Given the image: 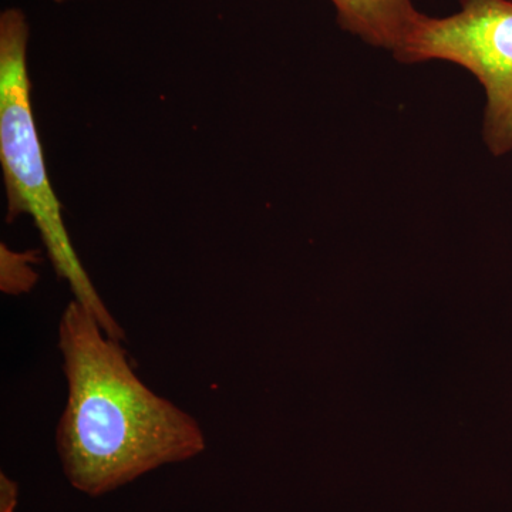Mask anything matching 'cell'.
Listing matches in <instances>:
<instances>
[{
    "label": "cell",
    "mask_w": 512,
    "mask_h": 512,
    "mask_svg": "<svg viewBox=\"0 0 512 512\" xmlns=\"http://www.w3.org/2000/svg\"><path fill=\"white\" fill-rule=\"evenodd\" d=\"M67 400L56 446L67 481L90 497L200 456V423L158 396L131 366L121 340L111 338L79 302L59 322Z\"/></svg>",
    "instance_id": "cell-1"
},
{
    "label": "cell",
    "mask_w": 512,
    "mask_h": 512,
    "mask_svg": "<svg viewBox=\"0 0 512 512\" xmlns=\"http://www.w3.org/2000/svg\"><path fill=\"white\" fill-rule=\"evenodd\" d=\"M53 2L59 3V5H64V3L79 2V0H53Z\"/></svg>",
    "instance_id": "cell-7"
},
{
    "label": "cell",
    "mask_w": 512,
    "mask_h": 512,
    "mask_svg": "<svg viewBox=\"0 0 512 512\" xmlns=\"http://www.w3.org/2000/svg\"><path fill=\"white\" fill-rule=\"evenodd\" d=\"M446 18L420 13L393 57L406 64L443 60L483 86V136L495 157L512 151V0H458Z\"/></svg>",
    "instance_id": "cell-3"
},
{
    "label": "cell",
    "mask_w": 512,
    "mask_h": 512,
    "mask_svg": "<svg viewBox=\"0 0 512 512\" xmlns=\"http://www.w3.org/2000/svg\"><path fill=\"white\" fill-rule=\"evenodd\" d=\"M39 264V251L16 252L8 245L0 247V289L9 296H20L32 292L39 275L35 266Z\"/></svg>",
    "instance_id": "cell-5"
},
{
    "label": "cell",
    "mask_w": 512,
    "mask_h": 512,
    "mask_svg": "<svg viewBox=\"0 0 512 512\" xmlns=\"http://www.w3.org/2000/svg\"><path fill=\"white\" fill-rule=\"evenodd\" d=\"M340 28L367 45L396 52L420 16L412 0H330Z\"/></svg>",
    "instance_id": "cell-4"
},
{
    "label": "cell",
    "mask_w": 512,
    "mask_h": 512,
    "mask_svg": "<svg viewBox=\"0 0 512 512\" xmlns=\"http://www.w3.org/2000/svg\"><path fill=\"white\" fill-rule=\"evenodd\" d=\"M19 501V484L0 474V512H15Z\"/></svg>",
    "instance_id": "cell-6"
},
{
    "label": "cell",
    "mask_w": 512,
    "mask_h": 512,
    "mask_svg": "<svg viewBox=\"0 0 512 512\" xmlns=\"http://www.w3.org/2000/svg\"><path fill=\"white\" fill-rule=\"evenodd\" d=\"M30 29L23 10L0 15V163L6 188V221L32 218L57 276L69 285L73 299L84 306L111 338L126 335L104 305L77 255L43 156L33 116L28 72Z\"/></svg>",
    "instance_id": "cell-2"
}]
</instances>
